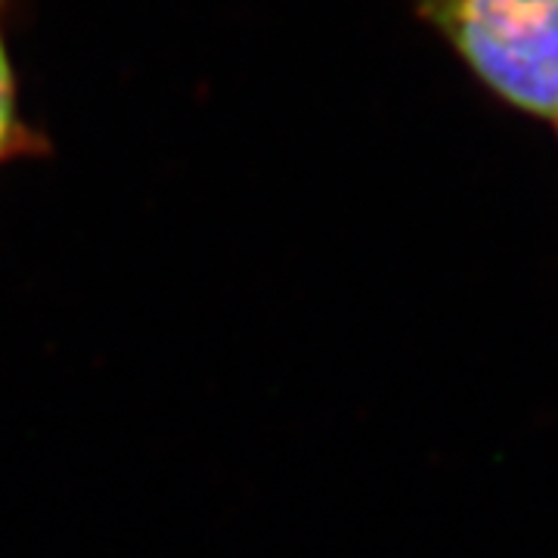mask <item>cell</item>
Segmentation results:
<instances>
[{"mask_svg": "<svg viewBox=\"0 0 558 558\" xmlns=\"http://www.w3.org/2000/svg\"><path fill=\"white\" fill-rule=\"evenodd\" d=\"M506 106L558 119V0H410Z\"/></svg>", "mask_w": 558, "mask_h": 558, "instance_id": "obj_1", "label": "cell"}, {"mask_svg": "<svg viewBox=\"0 0 558 558\" xmlns=\"http://www.w3.org/2000/svg\"><path fill=\"white\" fill-rule=\"evenodd\" d=\"M22 149V131L16 124L13 112V75H10V62L0 38V161Z\"/></svg>", "mask_w": 558, "mask_h": 558, "instance_id": "obj_2", "label": "cell"}, {"mask_svg": "<svg viewBox=\"0 0 558 558\" xmlns=\"http://www.w3.org/2000/svg\"><path fill=\"white\" fill-rule=\"evenodd\" d=\"M556 121H558V119H556Z\"/></svg>", "mask_w": 558, "mask_h": 558, "instance_id": "obj_3", "label": "cell"}]
</instances>
